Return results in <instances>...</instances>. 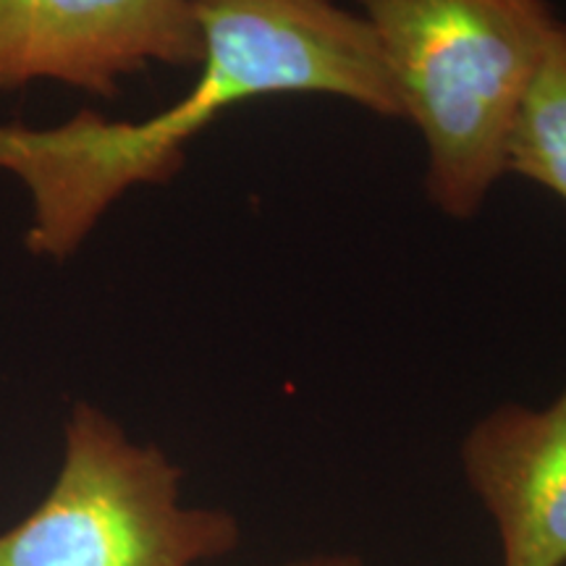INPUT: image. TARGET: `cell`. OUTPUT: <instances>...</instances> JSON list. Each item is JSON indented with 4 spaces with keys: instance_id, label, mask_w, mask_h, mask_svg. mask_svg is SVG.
<instances>
[{
    "instance_id": "cell-1",
    "label": "cell",
    "mask_w": 566,
    "mask_h": 566,
    "mask_svg": "<svg viewBox=\"0 0 566 566\" xmlns=\"http://www.w3.org/2000/svg\"><path fill=\"white\" fill-rule=\"evenodd\" d=\"M202 32L197 80L145 122L82 108L34 129L0 124V171L27 189V250L66 260L113 205L139 187L171 184L189 142L237 105L325 95L399 122L401 105L367 21L336 0H195Z\"/></svg>"
},
{
    "instance_id": "cell-2",
    "label": "cell",
    "mask_w": 566,
    "mask_h": 566,
    "mask_svg": "<svg viewBox=\"0 0 566 566\" xmlns=\"http://www.w3.org/2000/svg\"><path fill=\"white\" fill-rule=\"evenodd\" d=\"M401 118L424 147V197L472 221L506 176L514 122L562 19L548 0H354Z\"/></svg>"
},
{
    "instance_id": "cell-3",
    "label": "cell",
    "mask_w": 566,
    "mask_h": 566,
    "mask_svg": "<svg viewBox=\"0 0 566 566\" xmlns=\"http://www.w3.org/2000/svg\"><path fill=\"white\" fill-rule=\"evenodd\" d=\"M184 472L105 409L80 401L63 424L51 491L0 533V566H202L242 546L231 512L184 504Z\"/></svg>"
},
{
    "instance_id": "cell-4",
    "label": "cell",
    "mask_w": 566,
    "mask_h": 566,
    "mask_svg": "<svg viewBox=\"0 0 566 566\" xmlns=\"http://www.w3.org/2000/svg\"><path fill=\"white\" fill-rule=\"evenodd\" d=\"M200 61L195 0H0V90L59 82L116 97L126 76Z\"/></svg>"
},
{
    "instance_id": "cell-5",
    "label": "cell",
    "mask_w": 566,
    "mask_h": 566,
    "mask_svg": "<svg viewBox=\"0 0 566 566\" xmlns=\"http://www.w3.org/2000/svg\"><path fill=\"white\" fill-rule=\"evenodd\" d=\"M459 464L493 520L501 566H566V386L546 407L509 401L480 417Z\"/></svg>"
},
{
    "instance_id": "cell-6",
    "label": "cell",
    "mask_w": 566,
    "mask_h": 566,
    "mask_svg": "<svg viewBox=\"0 0 566 566\" xmlns=\"http://www.w3.org/2000/svg\"><path fill=\"white\" fill-rule=\"evenodd\" d=\"M520 176L566 202V21L551 34L535 80L516 116L506 176Z\"/></svg>"
},
{
    "instance_id": "cell-7",
    "label": "cell",
    "mask_w": 566,
    "mask_h": 566,
    "mask_svg": "<svg viewBox=\"0 0 566 566\" xmlns=\"http://www.w3.org/2000/svg\"><path fill=\"white\" fill-rule=\"evenodd\" d=\"M283 566H367V564L354 554H313V556L294 558V562Z\"/></svg>"
}]
</instances>
